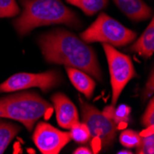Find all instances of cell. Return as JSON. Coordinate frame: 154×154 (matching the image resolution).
<instances>
[{"mask_svg":"<svg viewBox=\"0 0 154 154\" xmlns=\"http://www.w3.org/2000/svg\"><path fill=\"white\" fill-rule=\"evenodd\" d=\"M130 52L137 53L144 58H149L154 53V20L151 19L147 29L136 43L129 48Z\"/></svg>","mask_w":154,"mask_h":154,"instance_id":"obj_12","label":"cell"},{"mask_svg":"<svg viewBox=\"0 0 154 154\" xmlns=\"http://www.w3.org/2000/svg\"><path fill=\"white\" fill-rule=\"evenodd\" d=\"M32 139L39 150L44 154H58L71 140L69 132L61 131L45 122L36 125Z\"/></svg>","mask_w":154,"mask_h":154,"instance_id":"obj_8","label":"cell"},{"mask_svg":"<svg viewBox=\"0 0 154 154\" xmlns=\"http://www.w3.org/2000/svg\"><path fill=\"white\" fill-rule=\"evenodd\" d=\"M114 2L133 21H143L152 16L151 8L143 0H114Z\"/></svg>","mask_w":154,"mask_h":154,"instance_id":"obj_10","label":"cell"},{"mask_svg":"<svg viewBox=\"0 0 154 154\" xmlns=\"http://www.w3.org/2000/svg\"><path fill=\"white\" fill-rule=\"evenodd\" d=\"M103 113L115 122L117 129H121L125 128L128 124L131 108L127 104H120L117 107H115V105L111 104L103 109Z\"/></svg>","mask_w":154,"mask_h":154,"instance_id":"obj_13","label":"cell"},{"mask_svg":"<svg viewBox=\"0 0 154 154\" xmlns=\"http://www.w3.org/2000/svg\"><path fill=\"white\" fill-rule=\"evenodd\" d=\"M73 153H75V154H91V153H93V151L87 147H79Z\"/></svg>","mask_w":154,"mask_h":154,"instance_id":"obj_22","label":"cell"},{"mask_svg":"<svg viewBox=\"0 0 154 154\" xmlns=\"http://www.w3.org/2000/svg\"><path fill=\"white\" fill-rule=\"evenodd\" d=\"M66 70L74 87L85 95L88 99H91L96 87L95 81L86 72L78 68L66 66Z\"/></svg>","mask_w":154,"mask_h":154,"instance_id":"obj_11","label":"cell"},{"mask_svg":"<svg viewBox=\"0 0 154 154\" xmlns=\"http://www.w3.org/2000/svg\"><path fill=\"white\" fill-rule=\"evenodd\" d=\"M137 37V33L125 27L105 13H100L97 20L80 34L85 43H102L115 46H125Z\"/></svg>","mask_w":154,"mask_h":154,"instance_id":"obj_4","label":"cell"},{"mask_svg":"<svg viewBox=\"0 0 154 154\" xmlns=\"http://www.w3.org/2000/svg\"><path fill=\"white\" fill-rule=\"evenodd\" d=\"M63 77L57 70H49L43 73H16L0 84V93L13 92L30 88H39L47 92L62 82Z\"/></svg>","mask_w":154,"mask_h":154,"instance_id":"obj_7","label":"cell"},{"mask_svg":"<svg viewBox=\"0 0 154 154\" xmlns=\"http://www.w3.org/2000/svg\"><path fill=\"white\" fill-rule=\"evenodd\" d=\"M53 107L34 91L12 94L0 99V117L22 123L32 131L41 117L50 118Z\"/></svg>","mask_w":154,"mask_h":154,"instance_id":"obj_3","label":"cell"},{"mask_svg":"<svg viewBox=\"0 0 154 154\" xmlns=\"http://www.w3.org/2000/svg\"><path fill=\"white\" fill-rule=\"evenodd\" d=\"M71 5L80 8L87 16H93L97 12L105 8L108 0H66Z\"/></svg>","mask_w":154,"mask_h":154,"instance_id":"obj_15","label":"cell"},{"mask_svg":"<svg viewBox=\"0 0 154 154\" xmlns=\"http://www.w3.org/2000/svg\"><path fill=\"white\" fill-rule=\"evenodd\" d=\"M38 44L48 63L78 68L102 81L103 74L94 50L72 32L54 30L41 35Z\"/></svg>","mask_w":154,"mask_h":154,"instance_id":"obj_1","label":"cell"},{"mask_svg":"<svg viewBox=\"0 0 154 154\" xmlns=\"http://www.w3.org/2000/svg\"><path fill=\"white\" fill-rule=\"evenodd\" d=\"M153 93H154V73L152 70L150 72V76L146 83V86H145L143 95H142V101L145 102L150 96L153 95Z\"/></svg>","mask_w":154,"mask_h":154,"instance_id":"obj_21","label":"cell"},{"mask_svg":"<svg viewBox=\"0 0 154 154\" xmlns=\"http://www.w3.org/2000/svg\"><path fill=\"white\" fill-rule=\"evenodd\" d=\"M79 99L82 121L88 127L91 134L93 153H98L102 148L108 149L115 143L117 131L116 125L103 112L81 99V97Z\"/></svg>","mask_w":154,"mask_h":154,"instance_id":"obj_5","label":"cell"},{"mask_svg":"<svg viewBox=\"0 0 154 154\" xmlns=\"http://www.w3.org/2000/svg\"><path fill=\"white\" fill-rule=\"evenodd\" d=\"M141 124L145 128L150 127L154 125V100L153 98L149 101L146 111L141 118Z\"/></svg>","mask_w":154,"mask_h":154,"instance_id":"obj_20","label":"cell"},{"mask_svg":"<svg viewBox=\"0 0 154 154\" xmlns=\"http://www.w3.org/2000/svg\"><path fill=\"white\" fill-rule=\"evenodd\" d=\"M137 149L138 154H153L154 153V134L149 133L141 136L140 143Z\"/></svg>","mask_w":154,"mask_h":154,"instance_id":"obj_19","label":"cell"},{"mask_svg":"<svg viewBox=\"0 0 154 154\" xmlns=\"http://www.w3.org/2000/svg\"><path fill=\"white\" fill-rule=\"evenodd\" d=\"M20 12L16 0H0V18H11Z\"/></svg>","mask_w":154,"mask_h":154,"instance_id":"obj_18","label":"cell"},{"mask_svg":"<svg viewBox=\"0 0 154 154\" xmlns=\"http://www.w3.org/2000/svg\"><path fill=\"white\" fill-rule=\"evenodd\" d=\"M105 52L112 86V104L116 105L127 84L137 76L129 57L117 51L113 45L103 44Z\"/></svg>","mask_w":154,"mask_h":154,"instance_id":"obj_6","label":"cell"},{"mask_svg":"<svg viewBox=\"0 0 154 154\" xmlns=\"http://www.w3.org/2000/svg\"><path fill=\"white\" fill-rule=\"evenodd\" d=\"M118 154H132L133 152L131 151V150H128V149H123V150H119L118 152H117Z\"/></svg>","mask_w":154,"mask_h":154,"instance_id":"obj_23","label":"cell"},{"mask_svg":"<svg viewBox=\"0 0 154 154\" xmlns=\"http://www.w3.org/2000/svg\"><path fill=\"white\" fill-rule=\"evenodd\" d=\"M20 128L18 125L0 120V154L8 147L12 139L20 132Z\"/></svg>","mask_w":154,"mask_h":154,"instance_id":"obj_14","label":"cell"},{"mask_svg":"<svg viewBox=\"0 0 154 154\" xmlns=\"http://www.w3.org/2000/svg\"><path fill=\"white\" fill-rule=\"evenodd\" d=\"M71 139L79 144H86L91 140V134L87 125L82 123H76L70 128Z\"/></svg>","mask_w":154,"mask_h":154,"instance_id":"obj_16","label":"cell"},{"mask_svg":"<svg viewBox=\"0 0 154 154\" xmlns=\"http://www.w3.org/2000/svg\"><path fill=\"white\" fill-rule=\"evenodd\" d=\"M141 136L138 132L132 129H125L121 134L119 140L120 143L128 149H133L138 147L140 143Z\"/></svg>","mask_w":154,"mask_h":154,"instance_id":"obj_17","label":"cell"},{"mask_svg":"<svg viewBox=\"0 0 154 154\" xmlns=\"http://www.w3.org/2000/svg\"><path fill=\"white\" fill-rule=\"evenodd\" d=\"M54 108L58 125L65 129H70L79 121V113L75 104L64 93L57 92L52 96Z\"/></svg>","mask_w":154,"mask_h":154,"instance_id":"obj_9","label":"cell"},{"mask_svg":"<svg viewBox=\"0 0 154 154\" xmlns=\"http://www.w3.org/2000/svg\"><path fill=\"white\" fill-rule=\"evenodd\" d=\"M23 11L13 21V26L20 36L33 29L51 24H65L79 28L81 22L77 14L67 8L62 0H20Z\"/></svg>","mask_w":154,"mask_h":154,"instance_id":"obj_2","label":"cell"}]
</instances>
